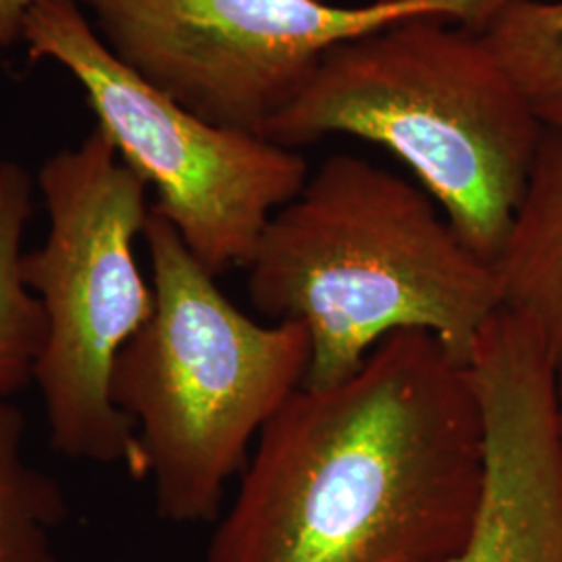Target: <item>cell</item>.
Segmentation results:
<instances>
[{"label":"cell","mask_w":562,"mask_h":562,"mask_svg":"<svg viewBox=\"0 0 562 562\" xmlns=\"http://www.w3.org/2000/svg\"><path fill=\"white\" fill-rule=\"evenodd\" d=\"M142 238L155 308L117 357L111 398L136 427L159 517L217 521L227 483L306 382L311 338L246 315L153 204Z\"/></svg>","instance_id":"4"},{"label":"cell","mask_w":562,"mask_h":562,"mask_svg":"<svg viewBox=\"0 0 562 562\" xmlns=\"http://www.w3.org/2000/svg\"><path fill=\"white\" fill-rule=\"evenodd\" d=\"M483 34L415 18L344 42L265 138L285 148L352 136L404 162L482 259L503 257L542 140Z\"/></svg>","instance_id":"3"},{"label":"cell","mask_w":562,"mask_h":562,"mask_svg":"<svg viewBox=\"0 0 562 562\" xmlns=\"http://www.w3.org/2000/svg\"><path fill=\"white\" fill-rule=\"evenodd\" d=\"M554 392H557V423H559V434H561L562 443V362L557 367V385H554Z\"/></svg>","instance_id":"14"},{"label":"cell","mask_w":562,"mask_h":562,"mask_svg":"<svg viewBox=\"0 0 562 562\" xmlns=\"http://www.w3.org/2000/svg\"><path fill=\"white\" fill-rule=\"evenodd\" d=\"M485 431L471 536L448 562H562V443L557 362L538 325L503 306L469 361Z\"/></svg>","instance_id":"8"},{"label":"cell","mask_w":562,"mask_h":562,"mask_svg":"<svg viewBox=\"0 0 562 562\" xmlns=\"http://www.w3.org/2000/svg\"><path fill=\"white\" fill-rule=\"evenodd\" d=\"M392 2H398V0H392Z\"/></svg>","instance_id":"15"},{"label":"cell","mask_w":562,"mask_h":562,"mask_svg":"<svg viewBox=\"0 0 562 562\" xmlns=\"http://www.w3.org/2000/svg\"><path fill=\"white\" fill-rule=\"evenodd\" d=\"M48 0H0V67L7 53L23 41L30 13Z\"/></svg>","instance_id":"13"},{"label":"cell","mask_w":562,"mask_h":562,"mask_svg":"<svg viewBox=\"0 0 562 562\" xmlns=\"http://www.w3.org/2000/svg\"><path fill=\"white\" fill-rule=\"evenodd\" d=\"M513 0H115L109 42L142 80L213 125L261 136L344 42L415 18L482 34Z\"/></svg>","instance_id":"7"},{"label":"cell","mask_w":562,"mask_h":562,"mask_svg":"<svg viewBox=\"0 0 562 562\" xmlns=\"http://www.w3.org/2000/svg\"><path fill=\"white\" fill-rule=\"evenodd\" d=\"M34 213V180L20 162L0 159V401L34 382L46 323L23 280V234Z\"/></svg>","instance_id":"10"},{"label":"cell","mask_w":562,"mask_h":562,"mask_svg":"<svg viewBox=\"0 0 562 562\" xmlns=\"http://www.w3.org/2000/svg\"><path fill=\"white\" fill-rule=\"evenodd\" d=\"M246 292L265 322L301 323L306 385L352 375L398 331H425L469 364L504 306L496 265L462 240L419 183L331 155L267 223Z\"/></svg>","instance_id":"2"},{"label":"cell","mask_w":562,"mask_h":562,"mask_svg":"<svg viewBox=\"0 0 562 562\" xmlns=\"http://www.w3.org/2000/svg\"><path fill=\"white\" fill-rule=\"evenodd\" d=\"M485 473L469 364L398 331L331 385H302L265 425L206 562H448Z\"/></svg>","instance_id":"1"},{"label":"cell","mask_w":562,"mask_h":562,"mask_svg":"<svg viewBox=\"0 0 562 562\" xmlns=\"http://www.w3.org/2000/svg\"><path fill=\"white\" fill-rule=\"evenodd\" d=\"M25 417L0 401V562H63L53 531L67 519L57 480L23 454Z\"/></svg>","instance_id":"11"},{"label":"cell","mask_w":562,"mask_h":562,"mask_svg":"<svg viewBox=\"0 0 562 562\" xmlns=\"http://www.w3.org/2000/svg\"><path fill=\"white\" fill-rule=\"evenodd\" d=\"M36 183L48 232L23 255V280L46 323L34 383L50 443L67 459L123 464L144 480L136 427L111 398V380L155 308L153 281L136 259L148 186L101 127L48 157Z\"/></svg>","instance_id":"5"},{"label":"cell","mask_w":562,"mask_h":562,"mask_svg":"<svg viewBox=\"0 0 562 562\" xmlns=\"http://www.w3.org/2000/svg\"><path fill=\"white\" fill-rule=\"evenodd\" d=\"M483 38L548 127H562V0H513Z\"/></svg>","instance_id":"12"},{"label":"cell","mask_w":562,"mask_h":562,"mask_svg":"<svg viewBox=\"0 0 562 562\" xmlns=\"http://www.w3.org/2000/svg\"><path fill=\"white\" fill-rule=\"evenodd\" d=\"M23 41L30 59L53 60L80 83L97 127L155 188L153 206L217 278L248 265L273 213L311 176L301 150L213 125L142 80L111 55L78 0L36 7Z\"/></svg>","instance_id":"6"},{"label":"cell","mask_w":562,"mask_h":562,"mask_svg":"<svg viewBox=\"0 0 562 562\" xmlns=\"http://www.w3.org/2000/svg\"><path fill=\"white\" fill-rule=\"evenodd\" d=\"M504 306L538 325L562 362V127L542 140L503 257L496 262Z\"/></svg>","instance_id":"9"}]
</instances>
